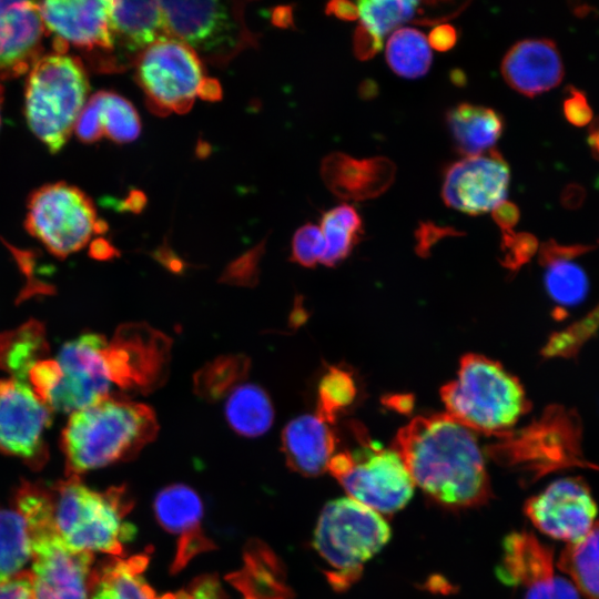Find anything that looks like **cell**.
<instances>
[{"label": "cell", "mask_w": 599, "mask_h": 599, "mask_svg": "<svg viewBox=\"0 0 599 599\" xmlns=\"http://www.w3.org/2000/svg\"><path fill=\"white\" fill-rule=\"evenodd\" d=\"M16 500L30 540L55 539L75 551L121 556L135 534L124 520L132 501L123 487L95 491L73 475L50 486L23 483Z\"/></svg>", "instance_id": "cell-1"}, {"label": "cell", "mask_w": 599, "mask_h": 599, "mask_svg": "<svg viewBox=\"0 0 599 599\" xmlns=\"http://www.w3.org/2000/svg\"><path fill=\"white\" fill-rule=\"evenodd\" d=\"M394 450L414 485L440 505L466 508L490 497L484 457L473 430L447 414L410 420L399 429Z\"/></svg>", "instance_id": "cell-2"}, {"label": "cell", "mask_w": 599, "mask_h": 599, "mask_svg": "<svg viewBox=\"0 0 599 599\" xmlns=\"http://www.w3.org/2000/svg\"><path fill=\"white\" fill-rule=\"evenodd\" d=\"M154 410L115 395L71 413L61 434L68 476L133 458L158 435Z\"/></svg>", "instance_id": "cell-3"}, {"label": "cell", "mask_w": 599, "mask_h": 599, "mask_svg": "<svg viewBox=\"0 0 599 599\" xmlns=\"http://www.w3.org/2000/svg\"><path fill=\"white\" fill-rule=\"evenodd\" d=\"M447 415L470 430L504 435L528 410L518 379L485 356L468 354L457 378L441 388Z\"/></svg>", "instance_id": "cell-4"}, {"label": "cell", "mask_w": 599, "mask_h": 599, "mask_svg": "<svg viewBox=\"0 0 599 599\" xmlns=\"http://www.w3.org/2000/svg\"><path fill=\"white\" fill-rule=\"evenodd\" d=\"M89 92L81 61L67 52L41 55L29 70L24 110L30 130L51 151H60L74 131Z\"/></svg>", "instance_id": "cell-5"}, {"label": "cell", "mask_w": 599, "mask_h": 599, "mask_svg": "<svg viewBox=\"0 0 599 599\" xmlns=\"http://www.w3.org/2000/svg\"><path fill=\"white\" fill-rule=\"evenodd\" d=\"M390 529L372 508L349 498L329 501L317 521L313 546L331 568L336 590H345L361 576L364 564L388 541Z\"/></svg>", "instance_id": "cell-6"}, {"label": "cell", "mask_w": 599, "mask_h": 599, "mask_svg": "<svg viewBox=\"0 0 599 599\" xmlns=\"http://www.w3.org/2000/svg\"><path fill=\"white\" fill-rule=\"evenodd\" d=\"M159 2L170 37L212 64L225 65L241 51L257 44V35L244 22L246 2Z\"/></svg>", "instance_id": "cell-7"}, {"label": "cell", "mask_w": 599, "mask_h": 599, "mask_svg": "<svg viewBox=\"0 0 599 599\" xmlns=\"http://www.w3.org/2000/svg\"><path fill=\"white\" fill-rule=\"evenodd\" d=\"M359 447L333 455L327 470L337 479L349 498L378 514H393L413 496L414 483L395 450L374 444L366 436Z\"/></svg>", "instance_id": "cell-8"}, {"label": "cell", "mask_w": 599, "mask_h": 599, "mask_svg": "<svg viewBox=\"0 0 599 599\" xmlns=\"http://www.w3.org/2000/svg\"><path fill=\"white\" fill-rule=\"evenodd\" d=\"M26 227L53 255L64 258L106 229L90 197L64 182L35 190L27 205Z\"/></svg>", "instance_id": "cell-9"}, {"label": "cell", "mask_w": 599, "mask_h": 599, "mask_svg": "<svg viewBox=\"0 0 599 599\" xmlns=\"http://www.w3.org/2000/svg\"><path fill=\"white\" fill-rule=\"evenodd\" d=\"M134 64L136 80L153 112L165 115L190 111L203 79V67L189 45L173 38L158 41Z\"/></svg>", "instance_id": "cell-10"}, {"label": "cell", "mask_w": 599, "mask_h": 599, "mask_svg": "<svg viewBox=\"0 0 599 599\" xmlns=\"http://www.w3.org/2000/svg\"><path fill=\"white\" fill-rule=\"evenodd\" d=\"M171 338L143 322L120 325L104 347L110 379L120 389L149 394L167 379Z\"/></svg>", "instance_id": "cell-11"}, {"label": "cell", "mask_w": 599, "mask_h": 599, "mask_svg": "<svg viewBox=\"0 0 599 599\" xmlns=\"http://www.w3.org/2000/svg\"><path fill=\"white\" fill-rule=\"evenodd\" d=\"M106 343L103 335L87 333L61 347L55 359L61 378L47 403L52 412L73 413L111 395L104 358Z\"/></svg>", "instance_id": "cell-12"}, {"label": "cell", "mask_w": 599, "mask_h": 599, "mask_svg": "<svg viewBox=\"0 0 599 599\" xmlns=\"http://www.w3.org/2000/svg\"><path fill=\"white\" fill-rule=\"evenodd\" d=\"M52 410L26 382L0 379V451L40 465L47 456L44 432Z\"/></svg>", "instance_id": "cell-13"}, {"label": "cell", "mask_w": 599, "mask_h": 599, "mask_svg": "<svg viewBox=\"0 0 599 599\" xmlns=\"http://www.w3.org/2000/svg\"><path fill=\"white\" fill-rule=\"evenodd\" d=\"M526 516L547 536L575 542L595 525L598 512L590 487L580 477H567L548 485L525 502Z\"/></svg>", "instance_id": "cell-14"}, {"label": "cell", "mask_w": 599, "mask_h": 599, "mask_svg": "<svg viewBox=\"0 0 599 599\" xmlns=\"http://www.w3.org/2000/svg\"><path fill=\"white\" fill-rule=\"evenodd\" d=\"M498 578L525 588L524 599H580L571 581L556 575L554 551L528 531H516L504 541Z\"/></svg>", "instance_id": "cell-15"}, {"label": "cell", "mask_w": 599, "mask_h": 599, "mask_svg": "<svg viewBox=\"0 0 599 599\" xmlns=\"http://www.w3.org/2000/svg\"><path fill=\"white\" fill-rule=\"evenodd\" d=\"M42 21L55 35V51L67 52L68 44L85 52L105 55V67H113V41L110 31V6L106 0H51L37 2Z\"/></svg>", "instance_id": "cell-16"}, {"label": "cell", "mask_w": 599, "mask_h": 599, "mask_svg": "<svg viewBox=\"0 0 599 599\" xmlns=\"http://www.w3.org/2000/svg\"><path fill=\"white\" fill-rule=\"evenodd\" d=\"M509 180L507 162L493 148L453 163L445 172L441 197L447 206L479 215L505 201Z\"/></svg>", "instance_id": "cell-17"}, {"label": "cell", "mask_w": 599, "mask_h": 599, "mask_svg": "<svg viewBox=\"0 0 599 599\" xmlns=\"http://www.w3.org/2000/svg\"><path fill=\"white\" fill-rule=\"evenodd\" d=\"M34 599H88L92 555L75 551L55 539L31 541Z\"/></svg>", "instance_id": "cell-18"}, {"label": "cell", "mask_w": 599, "mask_h": 599, "mask_svg": "<svg viewBox=\"0 0 599 599\" xmlns=\"http://www.w3.org/2000/svg\"><path fill=\"white\" fill-rule=\"evenodd\" d=\"M44 31L37 2L0 1V75L29 71L41 57Z\"/></svg>", "instance_id": "cell-19"}, {"label": "cell", "mask_w": 599, "mask_h": 599, "mask_svg": "<svg viewBox=\"0 0 599 599\" xmlns=\"http://www.w3.org/2000/svg\"><path fill=\"white\" fill-rule=\"evenodd\" d=\"M153 509L159 524L177 536L172 571L181 570L197 554L213 548L201 529L203 504L191 487L174 484L163 488L154 499Z\"/></svg>", "instance_id": "cell-20"}, {"label": "cell", "mask_w": 599, "mask_h": 599, "mask_svg": "<svg viewBox=\"0 0 599 599\" xmlns=\"http://www.w3.org/2000/svg\"><path fill=\"white\" fill-rule=\"evenodd\" d=\"M500 70L506 83L527 97L554 89L565 73L556 43L545 38L512 44L502 58Z\"/></svg>", "instance_id": "cell-21"}, {"label": "cell", "mask_w": 599, "mask_h": 599, "mask_svg": "<svg viewBox=\"0 0 599 599\" xmlns=\"http://www.w3.org/2000/svg\"><path fill=\"white\" fill-rule=\"evenodd\" d=\"M396 166L384 156L357 160L341 152L326 155L321 176L337 197L364 201L382 195L393 184Z\"/></svg>", "instance_id": "cell-22"}, {"label": "cell", "mask_w": 599, "mask_h": 599, "mask_svg": "<svg viewBox=\"0 0 599 599\" xmlns=\"http://www.w3.org/2000/svg\"><path fill=\"white\" fill-rule=\"evenodd\" d=\"M110 31L114 50L133 62L153 43L171 38L159 1H111Z\"/></svg>", "instance_id": "cell-23"}, {"label": "cell", "mask_w": 599, "mask_h": 599, "mask_svg": "<svg viewBox=\"0 0 599 599\" xmlns=\"http://www.w3.org/2000/svg\"><path fill=\"white\" fill-rule=\"evenodd\" d=\"M335 446L334 432L317 415L296 417L282 432V449L288 467L307 477L327 470Z\"/></svg>", "instance_id": "cell-24"}, {"label": "cell", "mask_w": 599, "mask_h": 599, "mask_svg": "<svg viewBox=\"0 0 599 599\" xmlns=\"http://www.w3.org/2000/svg\"><path fill=\"white\" fill-rule=\"evenodd\" d=\"M586 250L585 246H560L552 240L541 246L540 263L545 268V286L551 300L561 306H575L587 295V275L573 261L575 256Z\"/></svg>", "instance_id": "cell-25"}, {"label": "cell", "mask_w": 599, "mask_h": 599, "mask_svg": "<svg viewBox=\"0 0 599 599\" xmlns=\"http://www.w3.org/2000/svg\"><path fill=\"white\" fill-rule=\"evenodd\" d=\"M446 124L456 150L475 156L493 149L504 131V119L494 109L459 103L446 113Z\"/></svg>", "instance_id": "cell-26"}, {"label": "cell", "mask_w": 599, "mask_h": 599, "mask_svg": "<svg viewBox=\"0 0 599 599\" xmlns=\"http://www.w3.org/2000/svg\"><path fill=\"white\" fill-rule=\"evenodd\" d=\"M44 325L30 319L0 334V369L24 382L32 366L49 355Z\"/></svg>", "instance_id": "cell-27"}, {"label": "cell", "mask_w": 599, "mask_h": 599, "mask_svg": "<svg viewBox=\"0 0 599 599\" xmlns=\"http://www.w3.org/2000/svg\"><path fill=\"white\" fill-rule=\"evenodd\" d=\"M148 559L144 555L115 558L93 571L92 599H159L143 578Z\"/></svg>", "instance_id": "cell-28"}, {"label": "cell", "mask_w": 599, "mask_h": 599, "mask_svg": "<svg viewBox=\"0 0 599 599\" xmlns=\"http://www.w3.org/2000/svg\"><path fill=\"white\" fill-rule=\"evenodd\" d=\"M225 417L238 435L257 437L265 434L274 420V408L267 393L255 384L238 385L225 404Z\"/></svg>", "instance_id": "cell-29"}, {"label": "cell", "mask_w": 599, "mask_h": 599, "mask_svg": "<svg viewBox=\"0 0 599 599\" xmlns=\"http://www.w3.org/2000/svg\"><path fill=\"white\" fill-rule=\"evenodd\" d=\"M557 567L586 599H599V521L561 551Z\"/></svg>", "instance_id": "cell-30"}, {"label": "cell", "mask_w": 599, "mask_h": 599, "mask_svg": "<svg viewBox=\"0 0 599 599\" xmlns=\"http://www.w3.org/2000/svg\"><path fill=\"white\" fill-rule=\"evenodd\" d=\"M385 55L392 71L406 79L425 75L433 61L427 38L415 28L396 29L387 40Z\"/></svg>", "instance_id": "cell-31"}, {"label": "cell", "mask_w": 599, "mask_h": 599, "mask_svg": "<svg viewBox=\"0 0 599 599\" xmlns=\"http://www.w3.org/2000/svg\"><path fill=\"white\" fill-rule=\"evenodd\" d=\"M250 366V358L243 354L219 356L194 374V392L204 400L216 402L246 378Z\"/></svg>", "instance_id": "cell-32"}, {"label": "cell", "mask_w": 599, "mask_h": 599, "mask_svg": "<svg viewBox=\"0 0 599 599\" xmlns=\"http://www.w3.org/2000/svg\"><path fill=\"white\" fill-rule=\"evenodd\" d=\"M321 231L325 241V252L321 263L334 266L344 260L362 233V220L351 205H339L327 211L321 221Z\"/></svg>", "instance_id": "cell-33"}, {"label": "cell", "mask_w": 599, "mask_h": 599, "mask_svg": "<svg viewBox=\"0 0 599 599\" xmlns=\"http://www.w3.org/2000/svg\"><path fill=\"white\" fill-rule=\"evenodd\" d=\"M32 558L29 528L17 510L0 506V582L18 575Z\"/></svg>", "instance_id": "cell-34"}, {"label": "cell", "mask_w": 599, "mask_h": 599, "mask_svg": "<svg viewBox=\"0 0 599 599\" xmlns=\"http://www.w3.org/2000/svg\"><path fill=\"white\" fill-rule=\"evenodd\" d=\"M99 97L104 135L116 143L134 141L141 132V121L132 103L110 91H99Z\"/></svg>", "instance_id": "cell-35"}, {"label": "cell", "mask_w": 599, "mask_h": 599, "mask_svg": "<svg viewBox=\"0 0 599 599\" xmlns=\"http://www.w3.org/2000/svg\"><path fill=\"white\" fill-rule=\"evenodd\" d=\"M419 1L413 0H363L358 2L362 23L384 38L405 22H414L423 12Z\"/></svg>", "instance_id": "cell-36"}, {"label": "cell", "mask_w": 599, "mask_h": 599, "mask_svg": "<svg viewBox=\"0 0 599 599\" xmlns=\"http://www.w3.org/2000/svg\"><path fill=\"white\" fill-rule=\"evenodd\" d=\"M356 395L355 382L349 373L329 367L318 385L317 416L333 423L337 414L354 400Z\"/></svg>", "instance_id": "cell-37"}, {"label": "cell", "mask_w": 599, "mask_h": 599, "mask_svg": "<svg viewBox=\"0 0 599 599\" xmlns=\"http://www.w3.org/2000/svg\"><path fill=\"white\" fill-rule=\"evenodd\" d=\"M599 329V304L582 319L549 338L544 354L549 357L571 356Z\"/></svg>", "instance_id": "cell-38"}, {"label": "cell", "mask_w": 599, "mask_h": 599, "mask_svg": "<svg viewBox=\"0 0 599 599\" xmlns=\"http://www.w3.org/2000/svg\"><path fill=\"white\" fill-rule=\"evenodd\" d=\"M325 252V241L321 229L307 223L300 227L292 242V261L305 266L313 267L321 262Z\"/></svg>", "instance_id": "cell-39"}, {"label": "cell", "mask_w": 599, "mask_h": 599, "mask_svg": "<svg viewBox=\"0 0 599 599\" xmlns=\"http://www.w3.org/2000/svg\"><path fill=\"white\" fill-rule=\"evenodd\" d=\"M265 241L232 261L223 271L220 281L230 285L254 286L260 274V261L265 251Z\"/></svg>", "instance_id": "cell-40"}, {"label": "cell", "mask_w": 599, "mask_h": 599, "mask_svg": "<svg viewBox=\"0 0 599 599\" xmlns=\"http://www.w3.org/2000/svg\"><path fill=\"white\" fill-rule=\"evenodd\" d=\"M61 378V368L55 359L45 358L32 366L27 380L35 395L47 405Z\"/></svg>", "instance_id": "cell-41"}, {"label": "cell", "mask_w": 599, "mask_h": 599, "mask_svg": "<svg viewBox=\"0 0 599 599\" xmlns=\"http://www.w3.org/2000/svg\"><path fill=\"white\" fill-rule=\"evenodd\" d=\"M74 132L77 136L85 143H92L101 139L104 133L100 122V97L94 93L85 103L81 111Z\"/></svg>", "instance_id": "cell-42"}, {"label": "cell", "mask_w": 599, "mask_h": 599, "mask_svg": "<svg viewBox=\"0 0 599 599\" xmlns=\"http://www.w3.org/2000/svg\"><path fill=\"white\" fill-rule=\"evenodd\" d=\"M222 587L216 577L202 576L194 579L186 588L176 593H167L159 599H224Z\"/></svg>", "instance_id": "cell-43"}, {"label": "cell", "mask_w": 599, "mask_h": 599, "mask_svg": "<svg viewBox=\"0 0 599 599\" xmlns=\"http://www.w3.org/2000/svg\"><path fill=\"white\" fill-rule=\"evenodd\" d=\"M383 48V38L359 22L353 35L354 54L365 61L375 57Z\"/></svg>", "instance_id": "cell-44"}, {"label": "cell", "mask_w": 599, "mask_h": 599, "mask_svg": "<svg viewBox=\"0 0 599 599\" xmlns=\"http://www.w3.org/2000/svg\"><path fill=\"white\" fill-rule=\"evenodd\" d=\"M570 95L564 102L566 119L573 125L583 126L592 119V111L586 95L578 89L570 88Z\"/></svg>", "instance_id": "cell-45"}, {"label": "cell", "mask_w": 599, "mask_h": 599, "mask_svg": "<svg viewBox=\"0 0 599 599\" xmlns=\"http://www.w3.org/2000/svg\"><path fill=\"white\" fill-rule=\"evenodd\" d=\"M536 245L535 237L528 233H502V246L508 253L507 261L514 263L525 261L534 253Z\"/></svg>", "instance_id": "cell-46"}, {"label": "cell", "mask_w": 599, "mask_h": 599, "mask_svg": "<svg viewBox=\"0 0 599 599\" xmlns=\"http://www.w3.org/2000/svg\"><path fill=\"white\" fill-rule=\"evenodd\" d=\"M0 599H34L31 573L22 571L0 582Z\"/></svg>", "instance_id": "cell-47"}, {"label": "cell", "mask_w": 599, "mask_h": 599, "mask_svg": "<svg viewBox=\"0 0 599 599\" xmlns=\"http://www.w3.org/2000/svg\"><path fill=\"white\" fill-rule=\"evenodd\" d=\"M457 30L448 24L435 26L428 34L427 41L433 49L444 52L450 50L457 42Z\"/></svg>", "instance_id": "cell-48"}, {"label": "cell", "mask_w": 599, "mask_h": 599, "mask_svg": "<svg viewBox=\"0 0 599 599\" xmlns=\"http://www.w3.org/2000/svg\"><path fill=\"white\" fill-rule=\"evenodd\" d=\"M491 215L502 233H508L512 232V227L517 224L520 213L515 203L505 200L493 209Z\"/></svg>", "instance_id": "cell-49"}, {"label": "cell", "mask_w": 599, "mask_h": 599, "mask_svg": "<svg viewBox=\"0 0 599 599\" xmlns=\"http://www.w3.org/2000/svg\"><path fill=\"white\" fill-rule=\"evenodd\" d=\"M325 12L328 16H334L346 21H354L358 18L359 12L355 3L345 0H334L326 4Z\"/></svg>", "instance_id": "cell-50"}, {"label": "cell", "mask_w": 599, "mask_h": 599, "mask_svg": "<svg viewBox=\"0 0 599 599\" xmlns=\"http://www.w3.org/2000/svg\"><path fill=\"white\" fill-rule=\"evenodd\" d=\"M448 233H451L450 229L438 227L432 223H422L417 231L419 248L428 247L435 240Z\"/></svg>", "instance_id": "cell-51"}, {"label": "cell", "mask_w": 599, "mask_h": 599, "mask_svg": "<svg viewBox=\"0 0 599 599\" xmlns=\"http://www.w3.org/2000/svg\"><path fill=\"white\" fill-rule=\"evenodd\" d=\"M196 95L206 101H217L222 98V88L217 80L203 78L196 91Z\"/></svg>", "instance_id": "cell-52"}, {"label": "cell", "mask_w": 599, "mask_h": 599, "mask_svg": "<svg viewBox=\"0 0 599 599\" xmlns=\"http://www.w3.org/2000/svg\"><path fill=\"white\" fill-rule=\"evenodd\" d=\"M272 22L280 28L293 26V8L291 6L276 7L272 11Z\"/></svg>", "instance_id": "cell-53"}, {"label": "cell", "mask_w": 599, "mask_h": 599, "mask_svg": "<svg viewBox=\"0 0 599 599\" xmlns=\"http://www.w3.org/2000/svg\"><path fill=\"white\" fill-rule=\"evenodd\" d=\"M146 204V196L142 191L133 190L122 204V210L140 213Z\"/></svg>", "instance_id": "cell-54"}, {"label": "cell", "mask_w": 599, "mask_h": 599, "mask_svg": "<svg viewBox=\"0 0 599 599\" xmlns=\"http://www.w3.org/2000/svg\"><path fill=\"white\" fill-rule=\"evenodd\" d=\"M92 254L97 258H109L115 255V250L105 241H97L92 245Z\"/></svg>", "instance_id": "cell-55"}, {"label": "cell", "mask_w": 599, "mask_h": 599, "mask_svg": "<svg viewBox=\"0 0 599 599\" xmlns=\"http://www.w3.org/2000/svg\"><path fill=\"white\" fill-rule=\"evenodd\" d=\"M588 143L596 158H599V118H597L589 130Z\"/></svg>", "instance_id": "cell-56"}, {"label": "cell", "mask_w": 599, "mask_h": 599, "mask_svg": "<svg viewBox=\"0 0 599 599\" xmlns=\"http://www.w3.org/2000/svg\"><path fill=\"white\" fill-rule=\"evenodd\" d=\"M392 403H395L394 407L399 412H407L412 407L413 399H409L408 396H397L392 398Z\"/></svg>", "instance_id": "cell-57"}, {"label": "cell", "mask_w": 599, "mask_h": 599, "mask_svg": "<svg viewBox=\"0 0 599 599\" xmlns=\"http://www.w3.org/2000/svg\"><path fill=\"white\" fill-rule=\"evenodd\" d=\"M1 99H2V95H1V89H0V112H1ZM0 122H1V115H0Z\"/></svg>", "instance_id": "cell-58"}]
</instances>
